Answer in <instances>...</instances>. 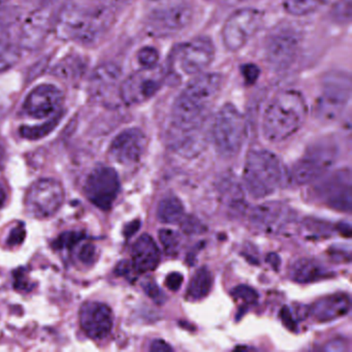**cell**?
Masks as SVG:
<instances>
[{
    "instance_id": "cell-1",
    "label": "cell",
    "mask_w": 352,
    "mask_h": 352,
    "mask_svg": "<svg viewBox=\"0 0 352 352\" xmlns=\"http://www.w3.org/2000/svg\"><path fill=\"white\" fill-rule=\"evenodd\" d=\"M223 78L217 73L195 76L173 104L168 145L184 157L197 155L205 147L204 125L208 110L221 90Z\"/></svg>"
},
{
    "instance_id": "cell-2",
    "label": "cell",
    "mask_w": 352,
    "mask_h": 352,
    "mask_svg": "<svg viewBox=\"0 0 352 352\" xmlns=\"http://www.w3.org/2000/svg\"><path fill=\"white\" fill-rule=\"evenodd\" d=\"M118 16L98 0H73L59 13L55 32L60 40L94 45L108 34Z\"/></svg>"
},
{
    "instance_id": "cell-3",
    "label": "cell",
    "mask_w": 352,
    "mask_h": 352,
    "mask_svg": "<svg viewBox=\"0 0 352 352\" xmlns=\"http://www.w3.org/2000/svg\"><path fill=\"white\" fill-rule=\"evenodd\" d=\"M308 116V104L302 92L294 89L278 92L263 116V137L271 143H281L298 133Z\"/></svg>"
},
{
    "instance_id": "cell-4",
    "label": "cell",
    "mask_w": 352,
    "mask_h": 352,
    "mask_svg": "<svg viewBox=\"0 0 352 352\" xmlns=\"http://www.w3.org/2000/svg\"><path fill=\"white\" fill-rule=\"evenodd\" d=\"M287 173L280 158L267 150H253L247 155L243 183L255 199H263L283 186Z\"/></svg>"
},
{
    "instance_id": "cell-5",
    "label": "cell",
    "mask_w": 352,
    "mask_h": 352,
    "mask_svg": "<svg viewBox=\"0 0 352 352\" xmlns=\"http://www.w3.org/2000/svg\"><path fill=\"white\" fill-rule=\"evenodd\" d=\"M192 8L183 0H154L146 30L154 38L174 36L192 21Z\"/></svg>"
},
{
    "instance_id": "cell-6",
    "label": "cell",
    "mask_w": 352,
    "mask_h": 352,
    "mask_svg": "<svg viewBox=\"0 0 352 352\" xmlns=\"http://www.w3.org/2000/svg\"><path fill=\"white\" fill-rule=\"evenodd\" d=\"M351 96V78L345 72H331L323 78L321 92L315 104V116L321 122L337 120Z\"/></svg>"
},
{
    "instance_id": "cell-7",
    "label": "cell",
    "mask_w": 352,
    "mask_h": 352,
    "mask_svg": "<svg viewBox=\"0 0 352 352\" xmlns=\"http://www.w3.org/2000/svg\"><path fill=\"white\" fill-rule=\"evenodd\" d=\"M246 124L242 113L232 104H226L216 114L212 124V139L223 157H234L244 143Z\"/></svg>"
},
{
    "instance_id": "cell-8",
    "label": "cell",
    "mask_w": 352,
    "mask_h": 352,
    "mask_svg": "<svg viewBox=\"0 0 352 352\" xmlns=\"http://www.w3.org/2000/svg\"><path fill=\"white\" fill-rule=\"evenodd\" d=\"M265 15L254 8H242L228 16L221 30V40L228 52L242 50L263 28Z\"/></svg>"
},
{
    "instance_id": "cell-9",
    "label": "cell",
    "mask_w": 352,
    "mask_h": 352,
    "mask_svg": "<svg viewBox=\"0 0 352 352\" xmlns=\"http://www.w3.org/2000/svg\"><path fill=\"white\" fill-rule=\"evenodd\" d=\"M168 74L162 67L142 69L121 81L119 98L125 106H137L151 100L162 89Z\"/></svg>"
},
{
    "instance_id": "cell-10",
    "label": "cell",
    "mask_w": 352,
    "mask_h": 352,
    "mask_svg": "<svg viewBox=\"0 0 352 352\" xmlns=\"http://www.w3.org/2000/svg\"><path fill=\"white\" fill-rule=\"evenodd\" d=\"M215 54L213 41L209 36H197L173 50L172 67H178L184 75L195 77L212 65Z\"/></svg>"
},
{
    "instance_id": "cell-11",
    "label": "cell",
    "mask_w": 352,
    "mask_h": 352,
    "mask_svg": "<svg viewBox=\"0 0 352 352\" xmlns=\"http://www.w3.org/2000/svg\"><path fill=\"white\" fill-rule=\"evenodd\" d=\"M337 155V148L329 142H320L313 145L292 168V180L298 185L315 182L324 176L325 173L333 166Z\"/></svg>"
},
{
    "instance_id": "cell-12",
    "label": "cell",
    "mask_w": 352,
    "mask_h": 352,
    "mask_svg": "<svg viewBox=\"0 0 352 352\" xmlns=\"http://www.w3.org/2000/svg\"><path fill=\"white\" fill-rule=\"evenodd\" d=\"M65 201L63 185L54 179L34 182L25 195L26 212L32 217L45 219L55 215Z\"/></svg>"
},
{
    "instance_id": "cell-13",
    "label": "cell",
    "mask_w": 352,
    "mask_h": 352,
    "mask_svg": "<svg viewBox=\"0 0 352 352\" xmlns=\"http://www.w3.org/2000/svg\"><path fill=\"white\" fill-rule=\"evenodd\" d=\"M300 41L298 34L290 28H280L267 38L265 57L273 71L284 72L289 69L298 58Z\"/></svg>"
},
{
    "instance_id": "cell-14",
    "label": "cell",
    "mask_w": 352,
    "mask_h": 352,
    "mask_svg": "<svg viewBox=\"0 0 352 352\" xmlns=\"http://www.w3.org/2000/svg\"><path fill=\"white\" fill-rule=\"evenodd\" d=\"M315 195L327 207L339 212L351 211V173L349 168L337 170L315 185Z\"/></svg>"
},
{
    "instance_id": "cell-15",
    "label": "cell",
    "mask_w": 352,
    "mask_h": 352,
    "mask_svg": "<svg viewBox=\"0 0 352 352\" xmlns=\"http://www.w3.org/2000/svg\"><path fill=\"white\" fill-rule=\"evenodd\" d=\"M86 197L104 211L112 208L120 191V181L114 168L98 166L92 170L84 185Z\"/></svg>"
},
{
    "instance_id": "cell-16",
    "label": "cell",
    "mask_w": 352,
    "mask_h": 352,
    "mask_svg": "<svg viewBox=\"0 0 352 352\" xmlns=\"http://www.w3.org/2000/svg\"><path fill=\"white\" fill-rule=\"evenodd\" d=\"M251 226L265 234L285 232L296 220L294 212L280 203H265L253 208L249 215Z\"/></svg>"
},
{
    "instance_id": "cell-17",
    "label": "cell",
    "mask_w": 352,
    "mask_h": 352,
    "mask_svg": "<svg viewBox=\"0 0 352 352\" xmlns=\"http://www.w3.org/2000/svg\"><path fill=\"white\" fill-rule=\"evenodd\" d=\"M147 137L142 129L133 127L121 131L111 143L109 155L121 164H133L140 162L145 153Z\"/></svg>"
},
{
    "instance_id": "cell-18",
    "label": "cell",
    "mask_w": 352,
    "mask_h": 352,
    "mask_svg": "<svg viewBox=\"0 0 352 352\" xmlns=\"http://www.w3.org/2000/svg\"><path fill=\"white\" fill-rule=\"evenodd\" d=\"M63 102V91L52 84L36 86L26 96L23 109L28 116L44 119L58 113Z\"/></svg>"
},
{
    "instance_id": "cell-19",
    "label": "cell",
    "mask_w": 352,
    "mask_h": 352,
    "mask_svg": "<svg viewBox=\"0 0 352 352\" xmlns=\"http://www.w3.org/2000/svg\"><path fill=\"white\" fill-rule=\"evenodd\" d=\"M80 323L88 337L94 340L104 339L112 331L114 317L108 305L87 302L80 310Z\"/></svg>"
},
{
    "instance_id": "cell-20",
    "label": "cell",
    "mask_w": 352,
    "mask_h": 352,
    "mask_svg": "<svg viewBox=\"0 0 352 352\" xmlns=\"http://www.w3.org/2000/svg\"><path fill=\"white\" fill-rule=\"evenodd\" d=\"M52 23V14L49 9H40L32 12L20 30L19 44L21 50L32 52L40 48L48 36Z\"/></svg>"
},
{
    "instance_id": "cell-21",
    "label": "cell",
    "mask_w": 352,
    "mask_h": 352,
    "mask_svg": "<svg viewBox=\"0 0 352 352\" xmlns=\"http://www.w3.org/2000/svg\"><path fill=\"white\" fill-rule=\"evenodd\" d=\"M122 71L116 63H106L96 67L89 82V91L92 96L100 100H108L119 94Z\"/></svg>"
},
{
    "instance_id": "cell-22",
    "label": "cell",
    "mask_w": 352,
    "mask_h": 352,
    "mask_svg": "<svg viewBox=\"0 0 352 352\" xmlns=\"http://www.w3.org/2000/svg\"><path fill=\"white\" fill-rule=\"evenodd\" d=\"M350 310V298L346 294H329L314 302L308 310L313 320L329 322L345 316Z\"/></svg>"
},
{
    "instance_id": "cell-23",
    "label": "cell",
    "mask_w": 352,
    "mask_h": 352,
    "mask_svg": "<svg viewBox=\"0 0 352 352\" xmlns=\"http://www.w3.org/2000/svg\"><path fill=\"white\" fill-rule=\"evenodd\" d=\"M131 265L138 274L154 271L160 265V250L149 234H142L133 246Z\"/></svg>"
},
{
    "instance_id": "cell-24",
    "label": "cell",
    "mask_w": 352,
    "mask_h": 352,
    "mask_svg": "<svg viewBox=\"0 0 352 352\" xmlns=\"http://www.w3.org/2000/svg\"><path fill=\"white\" fill-rule=\"evenodd\" d=\"M290 278L298 283H312L329 278V273L319 261L311 258H300L290 267Z\"/></svg>"
},
{
    "instance_id": "cell-25",
    "label": "cell",
    "mask_w": 352,
    "mask_h": 352,
    "mask_svg": "<svg viewBox=\"0 0 352 352\" xmlns=\"http://www.w3.org/2000/svg\"><path fill=\"white\" fill-rule=\"evenodd\" d=\"M213 277L209 267H201L193 275L186 290V300L189 302H197L203 300L211 292Z\"/></svg>"
},
{
    "instance_id": "cell-26",
    "label": "cell",
    "mask_w": 352,
    "mask_h": 352,
    "mask_svg": "<svg viewBox=\"0 0 352 352\" xmlns=\"http://www.w3.org/2000/svg\"><path fill=\"white\" fill-rule=\"evenodd\" d=\"M20 49L18 42L12 38L11 34L0 26V74L12 69L20 58Z\"/></svg>"
},
{
    "instance_id": "cell-27",
    "label": "cell",
    "mask_w": 352,
    "mask_h": 352,
    "mask_svg": "<svg viewBox=\"0 0 352 352\" xmlns=\"http://www.w3.org/2000/svg\"><path fill=\"white\" fill-rule=\"evenodd\" d=\"M185 217L182 201L174 195L164 197L157 208V218L162 223L179 224Z\"/></svg>"
},
{
    "instance_id": "cell-28",
    "label": "cell",
    "mask_w": 352,
    "mask_h": 352,
    "mask_svg": "<svg viewBox=\"0 0 352 352\" xmlns=\"http://www.w3.org/2000/svg\"><path fill=\"white\" fill-rule=\"evenodd\" d=\"M331 0H284L283 10L292 17L312 15L327 6Z\"/></svg>"
},
{
    "instance_id": "cell-29",
    "label": "cell",
    "mask_w": 352,
    "mask_h": 352,
    "mask_svg": "<svg viewBox=\"0 0 352 352\" xmlns=\"http://www.w3.org/2000/svg\"><path fill=\"white\" fill-rule=\"evenodd\" d=\"M61 119V114L59 112L52 116L50 120L45 122L44 124L36 125V126H23L20 129L22 137L28 140H38L48 135L58 124Z\"/></svg>"
},
{
    "instance_id": "cell-30",
    "label": "cell",
    "mask_w": 352,
    "mask_h": 352,
    "mask_svg": "<svg viewBox=\"0 0 352 352\" xmlns=\"http://www.w3.org/2000/svg\"><path fill=\"white\" fill-rule=\"evenodd\" d=\"M352 0H337L331 9V20L338 24H348L351 20Z\"/></svg>"
},
{
    "instance_id": "cell-31",
    "label": "cell",
    "mask_w": 352,
    "mask_h": 352,
    "mask_svg": "<svg viewBox=\"0 0 352 352\" xmlns=\"http://www.w3.org/2000/svg\"><path fill=\"white\" fill-rule=\"evenodd\" d=\"M236 302H241L245 307L253 306L258 300V294L250 286L239 285L230 292Z\"/></svg>"
},
{
    "instance_id": "cell-32",
    "label": "cell",
    "mask_w": 352,
    "mask_h": 352,
    "mask_svg": "<svg viewBox=\"0 0 352 352\" xmlns=\"http://www.w3.org/2000/svg\"><path fill=\"white\" fill-rule=\"evenodd\" d=\"M160 242L164 246V251L168 254H174L178 251L179 246H180V236L176 232L172 230H166L162 228L158 232Z\"/></svg>"
},
{
    "instance_id": "cell-33",
    "label": "cell",
    "mask_w": 352,
    "mask_h": 352,
    "mask_svg": "<svg viewBox=\"0 0 352 352\" xmlns=\"http://www.w3.org/2000/svg\"><path fill=\"white\" fill-rule=\"evenodd\" d=\"M137 59L142 69H152V67H155L158 65L160 53L153 47H143L138 52Z\"/></svg>"
},
{
    "instance_id": "cell-34",
    "label": "cell",
    "mask_w": 352,
    "mask_h": 352,
    "mask_svg": "<svg viewBox=\"0 0 352 352\" xmlns=\"http://www.w3.org/2000/svg\"><path fill=\"white\" fill-rule=\"evenodd\" d=\"M331 228L329 223L325 222L315 221V220H311V221H307L305 223L304 230L307 232V236L310 239L313 238H329L331 234Z\"/></svg>"
},
{
    "instance_id": "cell-35",
    "label": "cell",
    "mask_w": 352,
    "mask_h": 352,
    "mask_svg": "<svg viewBox=\"0 0 352 352\" xmlns=\"http://www.w3.org/2000/svg\"><path fill=\"white\" fill-rule=\"evenodd\" d=\"M85 238L84 232H67L61 234L56 240L53 242V247L57 249L72 248L74 245L78 244Z\"/></svg>"
},
{
    "instance_id": "cell-36",
    "label": "cell",
    "mask_w": 352,
    "mask_h": 352,
    "mask_svg": "<svg viewBox=\"0 0 352 352\" xmlns=\"http://www.w3.org/2000/svg\"><path fill=\"white\" fill-rule=\"evenodd\" d=\"M142 287H143L144 292L147 294V296L151 298L154 302H157V304H164V300H166L164 294L155 281H153V280H146L142 284Z\"/></svg>"
},
{
    "instance_id": "cell-37",
    "label": "cell",
    "mask_w": 352,
    "mask_h": 352,
    "mask_svg": "<svg viewBox=\"0 0 352 352\" xmlns=\"http://www.w3.org/2000/svg\"><path fill=\"white\" fill-rule=\"evenodd\" d=\"M241 73L247 85H254L261 75V69L253 63H247L241 67Z\"/></svg>"
},
{
    "instance_id": "cell-38",
    "label": "cell",
    "mask_w": 352,
    "mask_h": 352,
    "mask_svg": "<svg viewBox=\"0 0 352 352\" xmlns=\"http://www.w3.org/2000/svg\"><path fill=\"white\" fill-rule=\"evenodd\" d=\"M181 228H182L183 232L185 234H201L205 230V228H204L203 224L199 221V220L195 219V218L191 217H184L183 218L182 221L180 222Z\"/></svg>"
},
{
    "instance_id": "cell-39",
    "label": "cell",
    "mask_w": 352,
    "mask_h": 352,
    "mask_svg": "<svg viewBox=\"0 0 352 352\" xmlns=\"http://www.w3.org/2000/svg\"><path fill=\"white\" fill-rule=\"evenodd\" d=\"M102 5L108 8L111 11L116 13L117 15L122 13L127 7L131 5L135 0H98Z\"/></svg>"
},
{
    "instance_id": "cell-40",
    "label": "cell",
    "mask_w": 352,
    "mask_h": 352,
    "mask_svg": "<svg viewBox=\"0 0 352 352\" xmlns=\"http://www.w3.org/2000/svg\"><path fill=\"white\" fill-rule=\"evenodd\" d=\"M26 230L23 226H18L12 230L10 232L9 238H8V245L9 246H17V245L22 244L24 239H25Z\"/></svg>"
},
{
    "instance_id": "cell-41",
    "label": "cell",
    "mask_w": 352,
    "mask_h": 352,
    "mask_svg": "<svg viewBox=\"0 0 352 352\" xmlns=\"http://www.w3.org/2000/svg\"><path fill=\"white\" fill-rule=\"evenodd\" d=\"M80 261L82 263H86V265H91L94 261V257H96V247L92 244H85L79 251Z\"/></svg>"
},
{
    "instance_id": "cell-42",
    "label": "cell",
    "mask_w": 352,
    "mask_h": 352,
    "mask_svg": "<svg viewBox=\"0 0 352 352\" xmlns=\"http://www.w3.org/2000/svg\"><path fill=\"white\" fill-rule=\"evenodd\" d=\"M182 283V274L178 273V272H173V273L168 274L166 279V286L172 292H177L181 287Z\"/></svg>"
},
{
    "instance_id": "cell-43",
    "label": "cell",
    "mask_w": 352,
    "mask_h": 352,
    "mask_svg": "<svg viewBox=\"0 0 352 352\" xmlns=\"http://www.w3.org/2000/svg\"><path fill=\"white\" fill-rule=\"evenodd\" d=\"M133 271H135L133 265L127 261H121L116 267V273L118 274L119 276H124V277L126 278L131 277Z\"/></svg>"
},
{
    "instance_id": "cell-44",
    "label": "cell",
    "mask_w": 352,
    "mask_h": 352,
    "mask_svg": "<svg viewBox=\"0 0 352 352\" xmlns=\"http://www.w3.org/2000/svg\"><path fill=\"white\" fill-rule=\"evenodd\" d=\"M150 350L156 352H166L173 351V348L170 347L166 342H164V340H155V341L151 344Z\"/></svg>"
},
{
    "instance_id": "cell-45",
    "label": "cell",
    "mask_w": 352,
    "mask_h": 352,
    "mask_svg": "<svg viewBox=\"0 0 352 352\" xmlns=\"http://www.w3.org/2000/svg\"><path fill=\"white\" fill-rule=\"evenodd\" d=\"M336 230H337L338 232H339V234H341L342 236H345V238H350V236H351V226H350V224H338V226L337 228H336Z\"/></svg>"
},
{
    "instance_id": "cell-46",
    "label": "cell",
    "mask_w": 352,
    "mask_h": 352,
    "mask_svg": "<svg viewBox=\"0 0 352 352\" xmlns=\"http://www.w3.org/2000/svg\"><path fill=\"white\" fill-rule=\"evenodd\" d=\"M282 319H283L284 322H285L286 327H296V323H294V320L292 319V314H290L288 308H284L283 310H282Z\"/></svg>"
},
{
    "instance_id": "cell-47",
    "label": "cell",
    "mask_w": 352,
    "mask_h": 352,
    "mask_svg": "<svg viewBox=\"0 0 352 352\" xmlns=\"http://www.w3.org/2000/svg\"><path fill=\"white\" fill-rule=\"evenodd\" d=\"M140 228V222L139 221H133L127 226L126 230H125V234L127 236H131V234H135Z\"/></svg>"
},
{
    "instance_id": "cell-48",
    "label": "cell",
    "mask_w": 352,
    "mask_h": 352,
    "mask_svg": "<svg viewBox=\"0 0 352 352\" xmlns=\"http://www.w3.org/2000/svg\"><path fill=\"white\" fill-rule=\"evenodd\" d=\"M279 261L280 259L278 255L270 254L269 256H267V261H269V263H271V265H273V267H275V269L279 267Z\"/></svg>"
},
{
    "instance_id": "cell-49",
    "label": "cell",
    "mask_w": 352,
    "mask_h": 352,
    "mask_svg": "<svg viewBox=\"0 0 352 352\" xmlns=\"http://www.w3.org/2000/svg\"><path fill=\"white\" fill-rule=\"evenodd\" d=\"M6 201H7V192H6L5 187L0 183V208L5 205Z\"/></svg>"
},
{
    "instance_id": "cell-50",
    "label": "cell",
    "mask_w": 352,
    "mask_h": 352,
    "mask_svg": "<svg viewBox=\"0 0 352 352\" xmlns=\"http://www.w3.org/2000/svg\"><path fill=\"white\" fill-rule=\"evenodd\" d=\"M43 3H45V5H52V3H56V1H58V0H42Z\"/></svg>"
},
{
    "instance_id": "cell-51",
    "label": "cell",
    "mask_w": 352,
    "mask_h": 352,
    "mask_svg": "<svg viewBox=\"0 0 352 352\" xmlns=\"http://www.w3.org/2000/svg\"><path fill=\"white\" fill-rule=\"evenodd\" d=\"M3 156H5V152L3 151V148H0V166H1V162H3Z\"/></svg>"
},
{
    "instance_id": "cell-52",
    "label": "cell",
    "mask_w": 352,
    "mask_h": 352,
    "mask_svg": "<svg viewBox=\"0 0 352 352\" xmlns=\"http://www.w3.org/2000/svg\"><path fill=\"white\" fill-rule=\"evenodd\" d=\"M8 1H10V0H0V10H1V8H3Z\"/></svg>"
},
{
    "instance_id": "cell-53",
    "label": "cell",
    "mask_w": 352,
    "mask_h": 352,
    "mask_svg": "<svg viewBox=\"0 0 352 352\" xmlns=\"http://www.w3.org/2000/svg\"><path fill=\"white\" fill-rule=\"evenodd\" d=\"M205 1H215V0H205Z\"/></svg>"
}]
</instances>
